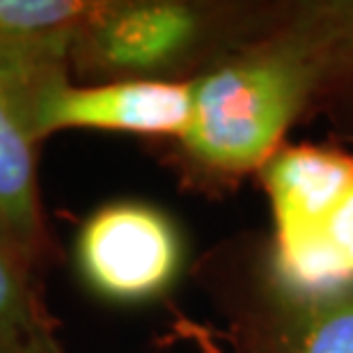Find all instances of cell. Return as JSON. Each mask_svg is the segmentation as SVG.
Wrapping results in <instances>:
<instances>
[{
    "label": "cell",
    "mask_w": 353,
    "mask_h": 353,
    "mask_svg": "<svg viewBox=\"0 0 353 353\" xmlns=\"http://www.w3.org/2000/svg\"><path fill=\"white\" fill-rule=\"evenodd\" d=\"M81 280L105 301L147 303L172 287L183 241L172 218L145 202H110L79 230L74 245Z\"/></svg>",
    "instance_id": "277c9868"
},
{
    "label": "cell",
    "mask_w": 353,
    "mask_h": 353,
    "mask_svg": "<svg viewBox=\"0 0 353 353\" xmlns=\"http://www.w3.org/2000/svg\"><path fill=\"white\" fill-rule=\"evenodd\" d=\"M72 41L0 34V216L32 266L46 252L34 119L44 92L69 76Z\"/></svg>",
    "instance_id": "7a4b0ae2"
},
{
    "label": "cell",
    "mask_w": 353,
    "mask_h": 353,
    "mask_svg": "<svg viewBox=\"0 0 353 353\" xmlns=\"http://www.w3.org/2000/svg\"><path fill=\"white\" fill-rule=\"evenodd\" d=\"M190 81H108L101 85H72L67 76L44 92L34 131L39 143L69 129L176 140L190 122Z\"/></svg>",
    "instance_id": "5b68a950"
},
{
    "label": "cell",
    "mask_w": 353,
    "mask_h": 353,
    "mask_svg": "<svg viewBox=\"0 0 353 353\" xmlns=\"http://www.w3.org/2000/svg\"><path fill=\"white\" fill-rule=\"evenodd\" d=\"M0 248H7V250L19 252V255L26 259V255H23V252H21V248H19V243L14 241V236H12L10 228H7V223L3 221V216H0Z\"/></svg>",
    "instance_id": "8fae6325"
},
{
    "label": "cell",
    "mask_w": 353,
    "mask_h": 353,
    "mask_svg": "<svg viewBox=\"0 0 353 353\" xmlns=\"http://www.w3.org/2000/svg\"><path fill=\"white\" fill-rule=\"evenodd\" d=\"M353 72V3L305 5L190 79V122L176 138L193 179L225 183L259 170L296 119Z\"/></svg>",
    "instance_id": "6da1fadb"
},
{
    "label": "cell",
    "mask_w": 353,
    "mask_h": 353,
    "mask_svg": "<svg viewBox=\"0 0 353 353\" xmlns=\"http://www.w3.org/2000/svg\"><path fill=\"white\" fill-rule=\"evenodd\" d=\"M103 3L94 0H0L3 37H53L81 30Z\"/></svg>",
    "instance_id": "30bf717a"
},
{
    "label": "cell",
    "mask_w": 353,
    "mask_h": 353,
    "mask_svg": "<svg viewBox=\"0 0 353 353\" xmlns=\"http://www.w3.org/2000/svg\"><path fill=\"white\" fill-rule=\"evenodd\" d=\"M218 14L179 0L103 3L72 41V67L110 81H174L218 32Z\"/></svg>",
    "instance_id": "3957f363"
},
{
    "label": "cell",
    "mask_w": 353,
    "mask_h": 353,
    "mask_svg": "<svg viewBox=\"0 0 353 353\" xmlns=\"http://www.w3.org/2000/svg\"><path fill=\"white\" fill-rule=\"evenodd\" d=\"M280 353H353V287L289 305Z\"/></svg>",
    "instance_id": "9c48e42d"
},
{
    "label": "cell",
    "mask_w": 353,
    "mask_h": 353,
    "mask_svg": "<svg viewBox=\"0 0 353 353\" xmlns=\"http://www.w3.org/2000/svg\"><path fill=\"white\" fill-rule=\"evenodd\" d=\"M30 271L19 252L0 248V353H67Z\"/></svg>",
    "instance_id": "ba28073f"
},
{
    "label": "cell",
    "mask_w": 353,
    "mask_h": 353,
    "mask_svg": "<svg viewBox=\"0 0 353 353\" xmlns=\"http://www.w3.org/2000/svg\"><path fill=\"white\" fill-rule=\"evenodd\" d=\"M273 209V245L307 234L353 186V157L333 147H282L259 168Z\"/></svg>",
    "instance_id": "8992f818"
},
{
    "label": "cell",
    "mask_w": 353,
    "mask_h": 353,
    "mask_svg": "<svg viewBox=\"0 0 353 353\" xmlns=\"http://www.w3.org/2000/svg\"><path fill=\"white\" fill-rule=\"evenodd\" d=\"M271 278L289 305L353 287V186L314 230L273 245Z\"/></svg>",
    "instance_id": "52a82bcc"
}]
</instances>
